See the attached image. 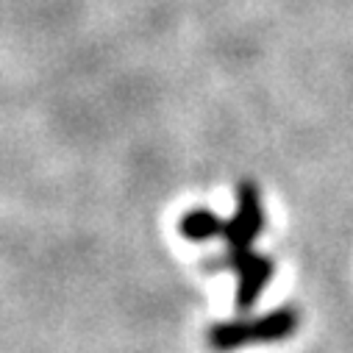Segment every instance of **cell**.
<instances>
[{
  "label": "cell",
  "instance_id": "2",
  "mask_svg": "<svg viewBox=\"0 0 353 353\" xmlns=\"http://www.w3.org/2000/svg\"><path fill=\"white\" fill-rule=\"evenodd\" d=\"M209 270H228L236 279V295L234 303L239 312H248L264 292V287L270 284L276 264L270 256H264L253 248H228L223 256L209 259Z\"/></svg>",
  "mask_w": 353,
  "mask_h": 353
},
{
  "label": "cell",
  "instance_id": "1",
  "mask_svg": "<svg viewBox=\"0 0 353 353\" xmlns=\"http://www.w3.org/2000/svg\"><path fill=\"white\" fill-rule=\"evenodd\" d=\"M301 328V314L292 306L270 309L259 317H236V320H223L209 325L206 331V345L214 353H231L248 345H270L295 336Z\"/></svg>",
  "mask_w": 353,
  "mask_h": 353
},
{
  "label": "cell",
  "instance_id": "4",
  "mask_svg": "<svg viewBox=\"0 0 353 353\" xmlns=\"http://www.w3.org/2000/svg\"><path fill=\"white\" fill-rule=\"evenodd\" d=\"M225 220H220L212 209H190L179 220V231L190 242H209L214 236H223Z\"/></svg>",
  "mask_w": 353,
  "mask_h": 353
},
{
  "label": "cell",
  "instance_id": "3",
  "mask_svg": "<svg viewBox=\"0 0 353 353\" xmlns=\"http://www.w3.org/2000/svg\"><path fill=\"white\" fill-rule=\"evenodd\" d=\"M264 231V203L261 190L253 181L236 184V209L225 220L223 239L228 248H253V242Z\"/></svg>",
  "mask_w": 353,
  "mask_h": 353
}]
</instances>
